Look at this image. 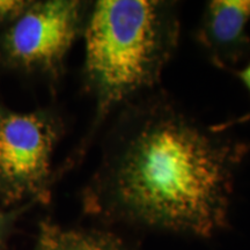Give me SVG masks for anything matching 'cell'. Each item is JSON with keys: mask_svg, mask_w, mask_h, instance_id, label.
<instances>
[{"mask_svg": "<svg viewBox=\"0 0 250 250\" xmlns=\"http://www.w3.org/2000/svg\"><path fill=\"white\" fill-rule=\"evenodd\" d=\"M245 153L169 103H140L122 121L100 191L112 213L132 223L211 236L226 223Z\"/></svg>", "mask_w": 250, "mask_h": 250, "instance_id": "6da1fadb", "label": "cell"}, {"mask_svg": "<svg viewBox=\"0 0 250 250\" xmlns=\"http://www.w3.org/2000/svg\"><path fill=\"white\" fill-rule=\"evenodd\" d=\"M179 36L171 2H95L86 27V74L100 117L159 83Z\"/></svg>", "mask_w": 250, "mask_h": 250, "instance_id": "7a4b0ae2", "label": "cell"}, {"mask_svg": "<svg viewBox=\"0 0 250 250\" xmlns=\"http://www.w3.org/2000/svg\"><path fill=\"white\" fill-rule=\"evenodd\" d=\"M58 138L57 125L42 114L0 116V183L8 195H42Z\"/></svg>", "mask_w": 250, "mask_h": 250, "instance_id": "3957f363", "label": "cell"}, {"mask_svg": "<svg viewBox=\"0 0 250 250\" xmlns=\"http://www.w3.org/2000/svg\"><path fill=\"white\" fill-rule=\"evenodd\" d=\"M81 2H29L5 37L9 59L33 70L56 72L80 30Z\"/></svg>", "mask_w": 250, "mask_h": 250, "instance_id": "277c9868", "label": "cell"}, {"mask_svg": "<svg viewBox=\"0 0 250 250\" xmlns=\"http://www.w3.org/2000/svg\"><path fill=\"white\" fill-rule=\"evenodd\" d=\"M250 0H212L205 7L197 39L217 66L235 62L248 43Z\"/></svg>", "mask_w": 250, "mask_h": 250, "instance_id": "5b68a950", "label": "cell"}, {"mask_svg": "<svg viewBox=\"0 0 250 250\" xmlns=\"http://www.w3.org/2000/svg\"><path fill=\"white\" fill-rule=\"evenodd\" d=\"M34 250H127L111 234L67 229L44 224Z\"/></svg>", "mask_w": 250, "mask_h": 250, "instance_id": "8992f818", "label": "cell"}, {"mask_svg": "<svg viewBox=\"0 0 250 250\" xmlns=\"http://www.w3.org/2000/svg\"><path fill=\"white\" fill-rule=\"evenodd\" d=\"M29 1L21 0H0V22L18 18L28 7Z\"/></svg>", "mask_w": 250, "mask_h": 250, "instance_id": "52a82bcc", "label": "cell"}, {"mask_svg": "<svg viewBox=\"0 0 250 250\" xmlns=\"http://www.w3.org/2000/svg\"><path fill=\"white\" fill-rule=\"evenodd\" d=\"M237 76H239L240 80L242 81L243 85L246 86V88L248 89V92L250 93V62L243 68V70H241L237 73Z\"/></svg>", "mask_w": 250, "mask_h": 250, "instance_id": "ba28073f", "label": "cell"}, {"mask_svg": "<svg viewBox=\"0 0 250 250\" xmlns=\"http://www.w3.org/2000/svg\"><path fill=\"white\" fill-rule=\"evenodd\" d=\"M6 223H7V219H6L5 215L0 212V237H1L2 234H4Z\"/></svg>", "mask_w": 250, "mask_h": 250, "instance_id": "9c48e42d", "label": "cell"}]
</instances>
